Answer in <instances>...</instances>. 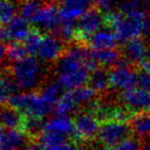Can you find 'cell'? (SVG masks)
Here are the masks:
<instances>
[{
    "label": "cell",
    "mask_w": 150,
    "mask_h": 150,
    "mask_svg": "<svg viewBox=\"0 0 150 150\" xmlns=\"http://www.w3.org/2000/svg\"><path fill=\"white\" fill-rule=\"evenodd\" d=\"M10 69L18 89L23 92L36 89L45 79L43 64L32 55L13 62Z\"/></svg>",
    "instance_id": "obj_2"
},
{
    "label": "cell",
    "mask_w": 150,
    "mask_h": 150,
    "mask_svg": "<svg viewBox=\"0 0 150 150\" xmlns=\"http://www.w3.org/2000/svg\"><path fill=\"white\" fill-rule=\"evenodd\" d=\"M119 42L117 34L107 28L106 30H99L90 36L86 42V45L93 50L107 49V48H115Z\"/></svg>",
    "instance_id": "obj_12"
},
{
    "label": "cell",
    "mask_w": 150,
    "mask_h": 150,
    "mask_svg": "<svg viewBox=\"0 0 150 150\" xmlns=\"http://www.w3.org/2000/svg\"><path fill=\"white\" fill-rule=\"evenodd\" d=\"M75 125V135L81 141H90L98 136L101 125L96 115L91 111H84L74 120Z\"/></svg>",
    "instance_id": "obj_6"
},
{
    "label": "cell",
    "mask_w": 150,
    "mask_h": 150,
    "mask_svg": "<svg viewBox=\"0 0 150 150\" xmlns=\"http://www.w3.org/2000/svg\"><path fill=\"white\" fill-rule=\"evenodd\" d=\"M138 64L141 69L150 73V48L147 49V52H146V54H145L144 58H143Z\"/></svg>",
    "instance_id": "obj_36"
},
{
    "label": "cell",
    "mask_w": 150,
    "mask_h": 150,
    "mask_svg": "<svg viewBox=\"0 0 150 150\" xmlns=\"http://www.w3.org/2000/svg\"><path fill=\"white\" fill-rule=\"evenodd\" d=\"M2 132H3V129H2V127L0 126V137H1V134H2Z\"/></svg>",
    "instance_id": "obj_43"
},
{
    "label": "cell",
    "mask_w": 150,
    "mask_h": 150,
    "mask_svg": "<svg viewBox=\"0 0 150 150\" xmlns=\"http://www.w3.org/2000/svg\"><path fill=\"white\" fill-rule=\"evenodd\" d=\"M44 132H53L61 134L63 136L75 135L74 120L69 115H56L45 122Z\"/></svg>",
    "instance_id": "obj_14"
},
{
    "label": "cell",
    "mask_w": 150,
    "mask_h": 150,
    "mask_svg": "<svg viewBox=\"0 0 150 150\" xmlns=\"http://www.w3.org/2000/svg\"><path fill=\"white\" fill-rule=\"evenodd\" d=\"M92 50L93 57L99 63V65L102 67H115L117 61L122 56L115 48H107V49H97Z\"/></svg>",
    "instance_id": "obj_22"
},
{
    "label": "cell",
    "mask_w": 150,
    "mask_h": 150,
    "mask_svg": "<svg viewBox=\"0 0 150 150\" xmlns=\"http://www.w3.org/2000/svg\"><path fill=\"white\" fill-rule=\"evenodd\" d=\"M18 150H43V149H42L41 145L39 143L31 142L29 144H26L25 146H23L22 148H20Z\"/></svg>",
    "instance_id": "obj_37"
},
{
    "label": "cell",
    "mask_w": 150,
    "mask_h": 150,
    "mask_svg": "<svg viewBox=\"0 0 150 150\" xmlns=\"http://www.w3.org/2000/svg\"><path fill=\"white\" fill-rule=\"evenodd\" d=\"M67 49L63 40L56 35H45L40 43L36 55L42 62H53L57 61Z\"/></svg>",
    "instance_id": "obj_7"
},
{
    "label": "cell",
    "mask_w": 150,
    "mask_h": 150,
    "mask_svg": "<svg viewBox=\"0 0 150 150\" xmlns=\"http://www.w3.org/2000/svg\"><path fill=\"white\" fill-rule=\"evenodd\" d=\"M25 117L21 111L13 107H2L0 109V126L5 129H23Z\"/></svg>",
    "instance_id": "obj_18"
},
{
    "label": "cell",
    "mask_w": 150,
    "mask_h": 150,
    "mask_svg": "<svg viewBox=\"0 0 150 150\" xmlns=\"http://www.w3.org/2000/svg\"><path fill=\"white\" fill-rule=\"evenodd\" d=\"M18 89L13 78L0 74V105L7 102L8 99Z\"/></svg>",
    "instance_id": "obj_25"
},
{
    "label": "cell",
    "mask_w": 150,
    "mask_h": 150,
    "mask_svg": "<svg viewBox=\"0 0 150 150\" xmlns=\"http://www.w3.org/2000/svg\"><path fill=\"white\" fill-rule=\"evenodd\" d=\"M16 9L12 0H0V26L8 24L16 16Z\"/></svg>",
    "instance_id": "obj_28"
},
{
    "label": "cell",
    "mask_w": 150,
    "mask_h": 150,
    "mask_svg": "<svg viewBox=\"0 0 150 150\" xmlns=\"http://www.w3.org/2000/svg\"><path fill=\"white\" fill-rule=\"evenodd\" d=\"M122 100L127 108L131 111L140 112V111L150 110V92L141 88L124 91L122 94Z\"/></svg>",
    "instance_id": "obj_10"
},
{
    "label": "cell",
    "mask_w": 150,
    "mask_h": 150,
    "mask_svg": "<svg viewBox=\"0 0 150 150\" xmlns=\"http://www.w3.org/2000/svg\"><path fill=\"white\" fill-rule=\"evenodd\" d=\"M0 150H1V149H0Z\"/></svg>",
    "instance_id": "obj_46"
},
{
    "label": "cell",
    "mask_w": 150,
    "mask_h": 150,
    "mask_svg": "<svg viewBox=\"0 0 150 150\" xmlns=\"http://www.w3.org/2000/svg\"><path fill=\"white\" fill-rule=\"evenodd\" d=\"M130 127L136 137L150 140V110L134 113L130 120Z\"/></svg>",
    "instance_id": "obj_16"
},
{
    "label": "cell",
    "mask_w": 150,
    "mask_h": 150,
    "mask_svg": "<svg viewBox=\"0 0 150 150\" xmlns=\"http://www.w3.org/2000/svg\"><path fill=\"white\" fill-rule=\"evenodd\" d=\"M141 150H150V141L145 143V144L141 147Z\"/></svg>",
    "instance_id": "obj_40"
},
{
    "label": "cell",
    "mask_w": 150,
    "mask_h": 150,
    "mask_svg": "<svg viewBox=\"0 0 150 150\" xmlns=\"http://www.w3.org/2000/svg\"><path fill=\"white\" fill-rule=\"evenodd\" d=\"M60 150H81V148H80V146L77 144V143H74V142L67 143V142Z\"/></svg>",
    "instance_id": "obj_38"
},
{
    "label": "cell",
    "mask_w": 150,
    "mask_h": 150,
    "mask_svg": "<svg viewBox=\"0 0 150 150\" xmlns=\"http://www.w3.org/2000/svg\"><path fill=\"white\" fill-rule=\"evenodd\" d=\"M147 33H148V37H149V40H150V28H149V30H148Z\"/></svg>",
    "instance_id": "obj_44"
},
{
    "label": "cell",
    "mask_w": 150,
    "mask_h": 150,
    "mask_svg": "<svg viewBox=\"0 0 150 150\" xmlns=\"http://www.w3.org/2000/svg\"><path fill=\"white\" fill-rule=\"evenodd\" d=\"M62 86L56 82H48L42 87L41 95L51 104L55 105L62 96Z\"/></svg>",
    "instance_id": "obj_26"
},
{
    "label": "cell",
    "mask_w": 150,
    "mask_h": 150,
    "mask_svg": "<svg viewBox=\"0 0 150 150\" xmlns=\"http://www.w3.org/2000/svg\"><path fill=\"white\" fill-rule=\"evenodd\" d=\"M44 125L45 122L41 117H26L23 125V129L25 134L31 138H39L40 135L44 132Z\"/></svg>",
    "instance_id": "obj_24"
},
{
    "label": "cell",
    "mask_w": 150,
    "mask_h": 150,
    "mask_svg": "<svg viewBox=\"0 0 150 150\" xmlns=\"http://www.w3.org/2000/svg\"><path fill=\"white\" fill-rule=\"evenodd\" d=\"M71 95V99L75 101V103L78 106L81 105L90 104L92 101H94V98L96 96V91L90 86H81V87L75 88L67 91Z\"/></svg>",
    "instance_id": "obj_21"
},
{
    "label": "cell",
    "mask_w": 150,
    "mask_h": 150,
    "mask_svg": "<svg viewBox=\"0 0 150 150\" xmlns=\"http://www.w3.org/2000/svg\"><path fill=\"white\" fill-rule=\"evenodd\" d=\"M147 46L141 38L127 41L122 48V55L132 64H137L144 58L147 52Z\"/></svg>",
    "instance_id": "obj_17"
},
{
    "label": "cell",
    "mask_w": 150,
    "mask_h": 150,
    "mask_svg": "<svg viewBox=\"0 0 150 150\" xmlns=\"http://www.w3.org/2000/svg\"><path fill=\"white\" fill-rule=\"evenodd\" d=\"M103 14L104 26L117 34L120 42L140 38L143 33H147L149 30V16L146 10L139 9L129 13L111 10Z\"/></svg>",
    "instance_id": "obj_1"
},
{
    "label": "cell",
    "mask_w": 150,
    "mask_h": 150,
    "mask_svg": "<svg viewBox=\"0 0 150 150\" xmlns=\"http://www.w3.org/2000/svg\"><path fill=\"white\" fill-rule=\"evenodd\" d=\"M38 139L43 150H60L67 143V136L53 132H43Z\"/></svg>",
    "instance_id": "obj_20"
},
{
    "label": "cell",
    "mask_w": 150,
    "mask_h": 150,
    "mask_svg": "<svg viewBox=\"0 0 150 150\" xmlns=\"http://www.w3.org/2000/svg\"><path fill=\"white\" fill-rule=\"evenodd\" d=\"M78 107L79 106L71 99L69 92H67L62 94V96L55 104V112L57 115H69V113L75 112Z\"/></svg>",
    "instance_id": "obj_27"
},
{
    "label": "cell",
    "mask_w": 150,
    "mask_h": 150,
    "mask_svg": "<svg viewBox=\"0 0 150 150\" xmlns=\"http://www.w3.org/2000/svg\"><path fill=\"white\" fill-rule=\"evenodd\" d=\"M7 32L8 41L25 42L28 38L32 27L29 26V22L23 16H14L7 25H5Z\"/></svg>",
    "instance_id": "obj_13"
},
{
    "label": "cell",
    "mask_w": 150,
    "mask_h": 150,
    "mask_svg": "<svg viewBox=\"0 0 150 150\" xmlns=\"http://www.w3.org/2000/svg\"><path fill=\"white\" fill-rule=\"evenodd\" d=\"M27 135L25 132L16 129L3 130L0 137V149L1 150H18L26 145Z\"/></svg>",
    "instance_id": "obj_15"
},
{
    "label": "cell",
    "mask_w": 150,
    "mask_h": 150,
    "mask_svg": "<svg viewBox=\"0 0 150 150\" xmlns=\"http://www.w3.org/2000/svg\"><path fill=\"white\" fill-rule=\"evenodd\" d=\"M43 37L44 36H43V34H42V31L40 30L38 27H36V26L32 27L28 38H27L26 41L24 42V44L26 45L27 50H28L30 55L36 54L40 43H41V41L43 40Z\"/></svg>",
    "instance_id": "obj_29"
},
{
    "label": "cell",
    "mask_w": 150,
    "mask_h": 150,
    "mask_svg": "<svg viewBox=\"0 0 150 150\" xmlns=\"http://www.w3.org/2000/svg\"><path fill=\"white\" fill-rule=\"evenodd\" d=\"M143 6H144L143 0H124L120 3L119 11L122 13H129V12L142 9Z\"/></svg>",
    "instance_id": "obj_32"
},
{
    "label": "cell",
    "mask_w": 150,
    "mask_h": 150,
    "mask_svg": "<svg viewBox=\"0 0 150 150\" xmlns=\"http://www.w3.org/2000/svg\"><path fill=\"white\" fill-rule=\"evenodd\" d=\"M137 85L141 89L149 91L150 92V73L141 69L138 73V82H137Z\"/></svg>",
    "instance_id": "obj_34"
},
{
    "label": "cell",
    "mask_w": 150,
    "mask_h": 150,
    "mask_svg": "<svg viewBox=\"0 0 150 150\" xmlns=\"http://www.w3.org/2000/svg\"><path fill=\"white\" fill-rule=\"evenodd\" d=\"M44 4L41 3L40 0H20L18 1L20 16L26 18L29 23H32L33 18Z\"/></svg>",
    "instance_id": "obj_23"
},
{
    "label": "cell",
    "mask_w": 150,
    "mask_h": 150,
    "mask_svg": "<svg viewBox=\"0 0 150 150\" xmlns=\"http://www.w3.org/2000/svg\"><path fill=\"white\" fill-rule=\"evenodd\" d=\"M59 14L61 20L76 21L94 6L93 0H60Z\"/></svg>",
    "instance_id": "obj_11"
},
{
    "label": "cell",
    "mask_w": 150,
    "mask_h": 150,
    "mask_svg": "<svg viewBox=\"0 0 150 150\" xmlns=\"http://www.w3.org/2000/svg\"><path fill=\"white\" fill-rule=\"evenodd\" d=\"M90 87L96 91L97 93H104L108 90L110 86V81H109V71H106L104 69H96L90 73L89 77Z\"/></svg>",
    "instance_id": "obj_19"
},
{
    "label": "cell",
    "mask_w": 150,
    "mask_h": 150,
    "mask_svg": "<svg viewBox=\"0 0 150 150\" xmlns=\"http://www.w3.org/2000/svg\"><path fill=\"white\" fill-rule=\"evenodd\" d=\"M76 32H77V23L71 20H61L59 28L56 34L63 41H71L75 40Z\"/></svg>",
    "instance_id": "obj_30"
},
{
    "label": "cell",
    "mask_w": 150,
    "mask_h": 150,
    "mask_svg": "<svg viewBox=\"0 0 150 150\" xmlns=\"http://www.w3.org/2000/svg\"><path fill=\"white\" fill-rule=\"evenodd\" d=\"M104 150H141V146L136 139L128 138L120 144L112 147H107Z\"/></svg>",
    "instance_id": "obj_33"
},
{
    "label": "cell",
    "mask_w": 150,
    "mask_h": 150,
    "mask_svg": "<svg viewBox=\"0 0 150 150\" xmlns=\"http://www.w3.org/2000/svg\"><path fill=\"white\" fill-rule=\"evenodd\" d=\"M94 5L98 7L101 11L104 13L105 12L111 11V7H112V0H93Z\"/></svg>",
    "instance_id": "obj_35"
},
{
    "label": "cell",
    "mask_w": 150,
    "mask_h": 150,
    "mask_svg": "<svg viewBox=\"0 0 150 150\" xmlns=\"http://www.w3.org/2000/svg\"><path fill=\"white\" fill-rule=\"evenodd\" d=\"M27 56H29V52L23 42H12L7 47V58L13 62L24 59Z\"/></svg>",
    "instance_id": "obj_31"
},
{
    "label": "cell",
    "mask_w": 150,
    "mask_h": 150,
    "mask_svg": "<svg viewBox=\"0 0 150 150\" xmlns=\"http://www.w3.org/2000/svg\"><path fill=\"white\" fill-rule=\"evenodd\" d=\"M144 2V6L147 8V9H150V0H143Z\"/></svg>",
    "instance_id": "obj_42"
},
{
    "label": "cell",
    "mask_w": 150,
    "mask_h": 150,
    "mask_svg": "<svg viewBox=\"0 0 150 150\" xmlns=\"http://www.w3.org/2000/svg\"><path fill=\"white\" fill-rule=\"evenodd\" d=\"M8 105L18 109L26 117H43L49 115L55 109V105L49 103L41 94L34 92L16 93L7 101Z\"/></svg>",
    "instance_id": "obj_3"
},
{
    "label": "cell",
    "mask_w": 150,
    "mask_h": 150,
    "mask_svg": "<svg viewBox=\"0 0 150 150\" xmlns=\"http://www.w3.org/2000/svg\"><path fill=\"white\" fill-rule=\"evenodd\" d=\"M132 133L130 125L117 120H106L100 126L98 139L107 147H112L120 144L130 137Z\"/></svg>",
    "instance_id": "obj_5"
},
{
    "label": "cell",
    "mask_w": 150,
    "mask_h": 150,
    "mask_svg": "<svg viewBox=\"0 0 150 150\" xmlns=\"http://www.w3.org/2000/svg\"><path fill=\"white\" fill-rule=\"evenodd\" d=\"M110 86L115 89L127 91L135 88L138 82V74L130 67H113L109 71Z\"/></svg>",
    "instance_id": "obj_9"
},
{
    "label": "cell",
    "mask_w": 150,
    "mask_h": 150,
    "mask_svg": "<svg viewBox=\"0 0 150 150\" xmlns=\"http://www.w3.org/2000/svg\"><path fill=\"white\" fill-rule=\"evenodd\" d=\"M6 67L5 63L3 62V60H0V74H2V71H4V69Z\"/></svg>",
    "instance_id": "obj_41"
},
{
    "label": "cell",
    "mask_w": 150,
    "mask_h": 150,
    "mask_svg": "<svg viewBox=\"0 0 150 150\" xmlns=\"http://www.w3.org/2000/svg\"><path fill=\"white\" fill-rule=\"evenodd\" d=\"M5 57H7V47L4 42L0 41V60H3Z\"/></svg>",
    "instance_id": "obj_39"
},
{
    "label": "cell",
    "mask_w": 150,
    "mask_h": 150,
    "mask_svg": "<svg viewBox=\"0 0 150 150\" xmlns=\"http://www.w3.org/2000/svg\"><path fill=\"white\" fill-rule=\"evenodd\" d=\"M61 22L59 8L54 3H46L37 12L32 23L40 30L56 33Z\"/></svg>",
    "instance_id": "obj_8"
},
{
    "label": "cell",
    "mask_w": 150,
    "mask_h": 150,
    "mask_svg": "<svg viewBox=\"0 0 150 150\" xmlns=\"http://www.w3.org/2000/svg\"><path fill=\"white\" fill-rule=\"evenodd\" d=\"M102 25H104V14L98 7L92 6L78 21L75 41L86 44L90 36L100 30Z\"/></svg>",
    "instance_id": "obj_4"
},
{
    "label": "cell",
    "mask_w": 150,
    "mask_h": 150,
    "mask_svg": "<svg viewBox=\"0 0 150 150\" xmlns=\"http://www.w3.org/2000/svg\"><path fill=\"white\" fill-rule=\"evenodd\" d=\"M54 1H55V0H54ZM58 1H60V0H58Z\"/></svg>",
    "instance_id": "obj_45"
}]
</instances>
